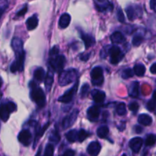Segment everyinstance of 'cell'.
<instances>
[{
    "label": "cell",
    "mask_w": 156,
    "mask_h": 156,
    "mask_svg": "<svg viewBox=\"0 0 156 156\" xmlns=\"http://www.w3.org/2000/svg\"><path fill=\"white\" fill-rule=\"evenodd\" d=\"M108 55L110 56V61L114 65L118 64L124 56L121 49L117 46H111L108 51Z\"/></svg>",
    "instance_id": "obj_6"
},
{
    "label": "cell",
    "mask_w": 156,
    "mask_h": 156,
    "mask_svg": "<svg viewBox=\"0 0 156 156\" xmlns=\"http://www.w3.org/2000/svg\"><path fill=\"white\" fill-rule=\"evenodd\" d=\"M89 85L88 83H85L82 85V88H81V97L85 98L88 95V92H89Z\"/></svg>",
    "instance_id": "obj_37"
},
{
    "label": "cell",
    "mask_w": 156,
    "mask_h": 156,
    "mask_svg": "<svg viewBox=\"0 0 156 156\" xmlns=\"http://www.w3.org/2000/svg\"><path fill=\"white\" fill-rule=\"evenodd\" d=\"M128 107H129V109L131 111L136 113L138 111L139 108H140V105H139V104L137 103V102L133 101V102H131V103H129V106Z\"/></svg>",
    "instance_id": "obj_39"
},
{
    "label": "cell",
    "mask_w": 156,
    "mask_h": 156,
    "mask_svg": "<svg viewBox=\"0 0 156 156\" xmlns=\"http://www.w3.org/2000/svg\"><path fill=\"white\" fill-rule=\"evenodd\" d=\"M143 144V140L140 137H135L133 138L132 140L129 141V146L132 151L135 153H138L141 149L142 146Z\"/></svg>",
    "instance_id": "obj_14"
},
{
    "label": "cell",
    "mask_w": 156,
    "mask_h": 156,
    "mask_svg": "<svg viewBox=\"0 0 156 156\" xmlns=\"http://www.w3.org/2000/svg\"><path fill=\"white\" fill-rule=\"evenodd\" d=\"M50 141L53 142L54 143H57L60 140V136H59V133L56 130L52 131L50 135Z\"/></svg>",
    "instance_id": "obj_35"
},
{
    "label": "cell",
    "mask_w": 156,
    "mask_h": 156,
    "mask_svg": "<svg viewBox=\"0 0 156 156\" xmlns=\"http://www.w3.org/2000/svg\"><path fill=\"white\" fill-rule=\"evenodd\" d=\"M126 12L127 18L129 21H134L142 15V9L137 5H130L126 8Z\"/></svg>",
    "instance_id": "obj_9"
},
{
    "label": "cell",
    "mask_w": 156,
    "mask_h": 156,
    "mask_svg": "<svg viewBox=\"0 0 156 156\" xmlns=\"http://www.w3.org/2000/svg\"><path fill=\"white\" fill-rule=\"evenodd\" d=\"M78 86H79V82H76L71 88H69V89L68 91H66L62 96H60V97L58 98V101H59V102H62V103H70V102L73 101L75 94L77 92Z\"/></svg>",
    "instance_id": "obj_8"
},
{
    "label": "cell",
    "mask_w": 156,
    "mask_h": 156,
    "mask_svg": "<svg viewBox=\"0 0 156 156\" xmlns=\"http://www.w3.org/2000/svg\"><path fill=\"white\" fill-rule=\"evenodd\" d=\"M2 84H3V81H2V78L0 77V88H1V87H2Z\"/></svg>",
    "instance_id": "obj_49"
},
{
    "label": "cell",
    "mask_w": 156,
    "mask_h": 156,
    "mask_svg": "<svg viewBox=\"0 0 156 156\" xmlns=\"http://www.w3.org/2000/svg\"><path fill=\"white\" fill-rule=\"evenodd\" d=\"M129 94L130 97L136 98L140 94V85L138 82H133L131 83L129 88Z\"/></svg>",
    "instance_id": "obj_22"
},
{
    "label": "cell",
    "mask_w": 156,
    "mask_h": 156,
    "mask_svg": "<svg viewBox=\"0 0 156 156\" xmlns=\"http://www.w3.org/2000/svg\"><path fill=\"white\" fill-rule=\"evenodd\" d=\"M91 98L94 100V102L98 104H101L105 101V98H106V94L105 91H101L98 89H94L91 91Z\"/></svg>",
    "instance_id": "obj_16"
},
{
    "label": "cell",
    "mask_w": 156,
    "mask_h": 156,
    "mask_svg": "<svg viewBox=\"0 0 156 156\" xmlns=\"http://www.w3.org/2000/svg\"><path fill=\"white\" fill-rule=\"evenodd\" d=\"M77 134L78 131L76 129H71V130H69L66 134V140L69 143H74V142H76L77 140Z\"/></svg>",
    "instance_id": "obj_28"
},
{
    "label": "cell",
    "mask_w": 156,
    "mask_h": 156,
    "mask_svg": "<svg viewBox=\"0 0 156 156\" xmlns=\"http://www.w3.org/2000/svg\"><path fill=\"white\" fill-rule=\"evenodd\" d=\"M101 149V146L100 143L97 141H94L91 142L88 145V148H87V152L90 156H98L100 153Z\"/></svg>",
    "instance_id": "obj_15"
},
{
    "label": "cell",
    "mask_w": 156,
    "mask_h": 156,
    "mask_svg": "<svg viewBox=\"0 0 156 156\" xmlns=\"http://www.w3.org/2000/svg\"><path fill=\"white\" fill-rule=\"evenodd\" d=\"M62 156H75V152L72 149H68L64 152Z\"/></svg>",
    "instance_id": "obj_44"
},
{
    "label": "cell",
    "mask_w": 156,
    "mask_h": 156,
    "mask_svg": "<svg viewBox=\"0 0 156 156\" xmlns=\"http://www.w3.org/2000/svg\"><path fill=\"white\" fill-rule=\"evenodd\" d=\"M111 46H108V47H105L103 48V50L101 51V57L105 59L107 57V56L108 55V51H109V48Z\"/></svg>",
    "instance_id": "obj_40"
},
{
    "label": "cell",
    "mask_w": 156,
    "mask_h": 156,
    "mask_svg": "<svg viewBox=\"0 0 156 156\" xmlns=\"http://www.w3.org/2000/svg\"><path fill=\"white\" fill-rule=\"evenodd\" d=\"M117 20H118L121 23H124L125 22V15L123 14V11L120 8H119L117 9Z\"/></svg>",
    "instance_id": "obj_38"
},
{
    "label": "cell",
    "mask_w": 156,
    "mask_h": 156,
    "mask_svg": "<svg viewBox=\"0 0 156 156\" xmlns=\"http://www.w3.org/2000/svg\"><path fill=\"white\" fill-rule=\"evenodd\" d=\"M41 147H40L39 149H38V152L37 153L36 156H41Z\"/></svg>",
    "instance_id": "obj_48"
},
{
    "label": "cell",
    "mask_w": 156,
    "mask_h": 156,
    "mask_svg": "<svg viewBox=\"0 0 156 156\" xmlns=\"http://www.w3.org/2000/svg\"><path fill=\"white\" fill-rule=\"evenodd\" d=\"M17 110V105L14 102L9 101L0 105V118L2 121L6 122L9 118L10 114Z\"/></svg>",
    "instance_id": "obj_4"
},
{
    "label": "cell",
    "mask_w": 156,
    "mask_h": 156,
    "mask_svg": "<svg viewBox=\"0 0 156 156\" xmlns=\"http://www.w3.org/2000/svg\"><path fill=\"white\" fill-rule=\"evenodd\" d=\"M8 7L7 2H3L2 3V5H0V19L2 18V16L3 15V14L5 12L6 9Z\"/></svg>",
    "instance_id": "obj_41"
},
{
    "label": "cell",
    "mask_w": 156,
    "mask_h": 156,
    "mask_svg": "<svg viewBox=\"0 0 156 156\" xmlns=\"http://www.w3.org/2000/svg\"><path fill=\"white\" fill-rule=\"evenodd\" d=\"M15 56H16V59L10 66V70L12 73H15L17 72H22L24 70L25 52L24 50L21 53H16Z\"/></svg>",
    "instance_id": "obj_5"
},
{
    "label": "cell",
    "mask_w": 156,
    "mask_h": 156,
    "mask_svg": "<svg viewBox=\"0 0 156 156\" xmlns=\"http://www.w3.org/2000/svg\"><path fill=\"white\" fill-rule=\"evenodd\" d=\"M150 72L152 74H155L156 73V62H154L150 67Z\"/></svg>",
    "instance_id": "obj_46"
},
{
    "label": "cell",
    "mask_w": 156,
    "mask_h": 156,
    "mask_svg": "<svg viewBox=\"0 0 156 156\" xmlns=\"http://www.w3.org/2000/svg\"><path fill=\"white\" fill-rule=\"evenodd\" d=\"M134 73L133 70L131 68H126L125 69L123 70L121 73V77L123 78V79H128L129 78H132L133 76Z\"/></svg>",
    "instance_id": "obj_32"
},
{
    "label": "cell",
    "mask_w": 156,
    "mask_h": 156,
    "mask_svg": "<svg viewBox=\"0 0 156 156\" xmlns=\"http://www.w3.org/2000/svg\"><path fill=\"white\" fill-rule=\"evenodd\" d=\"M81 34V38L82 41H84V44H85V49H88L89 47H91L95 44V39L93 36L88 34H85V32H80Z\"/></svg>",
    "instance_id": "obj_17"
},
{
    "label": "cell",
    "mask_w": 156,
    "mask_h": 156,
    "mask_svg": "<svg viewBox=\"0 0 156 156\" xmlns=\"http://www.w3.org/2000/svg\"><path fill=\"white\" fill-rule=\"evenodd\" d=\"M146 66H145L142 63H138L136 64L135 66L133 68V73L134 74L136 75L137 76H140V77H142L145 75L146 73Z\"/></svg>",
    "instance_id": "obj_26"
},
{
    "label": "cell",
    "mask_w": 156,
    "mask_h": 156,
    "mask_svg": "<svg viewBox=\"0 0 156 156\" xmlns=\"http://www.w3.org/2000/svg\"><path fill=\"white\" fill-rule=\"evenodd\" d=\"M34 78L36 81L41 82L45 79V70L41 67L36 69L34 72Z\"/></svg>",
    "instance_id": "obj_25"
},
{
    "label": "cell",
    "mask_w": 156,
    "mask_h": 156,
    "mask_svg": "<svg viewBox=\"0 0 156 156\" xmlns=\"http://www.w3.org/2000/svg\"><path fill=\"white\" fill-rule=\"evenodd\" d=\"M70 21H71V16H70L69 14H62L59 20V27L62 29L66 28L69 25Z\"/></svg>",
    "instance_id": "obj_20"
},
{
    "label": "cell",
    "mask_w": 156,
    "mask_h": 156,
    "mask_svg": "<svg viewBox=\"0 0 156 156\" xmlns=\"http://www.w3.org/2000/svg\"><path fill=\"white\" fill-rule=\"evenodd\" d=\"M101 114V109L97 105H94L89 108L87 111V117L91 122L98 121Z\"/></svg>",
    "instance_id": "obj_12"
},
{
    "label": "cell",
    "mask_w": 156,
    "mask_h": 156,
    "mask_svg": "<svg viewBox=\"0 0 156 156\" xmlns=\"http://www.w3.org/2000/svg\"><path fill=\"white\" fill-rule=\"evenodd\" d=\"M54 153V146L53 144H47L46 146L44 156H53Z\"/></svg>",
    "instance_id": "obj_36"
},
{
    "label": "cell",
    "mask_w": 156,
    "mask_h": 156,
    "mask_svg": "<svg viewBox=\"0 0 156 156\" xmlns=\"http://www.w3.org/2000/svg\"><path fill=\"white\" fill-rule=\"evenodd\" d=\"M1 98H2V92L0 91V99H1Z\"/></svg>",
    "instance_id": "obj_50"
},
{
    "label": "cell",
    "mask_w": 156,
    "mask_h": 156,
    "mask_svg": "<svg viewBox=\"0 0 156 156\" xmlns=\"http://www.w3.org/2000/svg\"><path fill=\"white\" fill-rule=\"evenodd\" d=\"M38 22H39V20H38L37 15H32L31 17H30V18L26 21V26H27V30H34V29L37 27Z\"/></svg>",
    "instance_id": "obj_21"
},
{
    "label": "cell",
    "mask_w": 156,
    "mask_h": 156,
    "mask_svg": "<svg viewBox=\"0 0 156 156\" xmlns=\"http://www.w3.org/2000/svg\"><path fill=\"white\" fill-rule=\"evenodd\" d=\"M116 112L119 116H123L126 114V105L123 102H120L116 107Z\"/></svg>",
    "instance_id": "obj_29"
},
{
    "label": "cell",
    "mask_w": 156,
    "mask_h": 156,
    "mask_svg": "<svg viewBox=\"0 0 156 156\" xmlns=\"http://www.w3.org/2000/svg\"><path fill=\"white\" fill-rule=\"evenodd\" d=\"M156 0H150V8L153 11H155Z\"/></svg>",
    "instance_id": "obj_45"
},
{
    "label": "cell",
    "mask_w": 156,
    "mask_h": 156,
    "mask_svg": "<svg viewBox=\"0 0 156 156\" xmlns=\"http://www.w3.org/2000/svg\"><path fill=\"white\" fill-rule=\"evenodd\" d=\"M143 40H144V37L142 36L141 34H136L134 35L133 37V45L135 46V47H139V46L141 45L142 43L143 42Z\"/></svg>",
    "instance_id": "obj_31"
},
{
    "label": "cell",
    "mask_w": 156,
    "mask_h": 156,
    "mask_svg": "<svg viewBox=\"0 0 156 156\" xmlns=\"http://www.w3.org/2000/svg\"><path fill=\"white\" fill-rule=\"evenodd\" d=\"M27 12V5H24V7H23L22 9H21V10H19L18 12H17L16 15L18 17L23 16V15H25L26 12Z\"/></svg>",
    "instance_id": "obj_42"
},
{
    "label": "cell",
    "mask_w": 156,
    "mask_h": 156,
    "mask_svg": "<svg viewBox=\"0 0 156 156\" xmlns=\"http://www.w3.org/2000/svg\"><path fill=\"white\" fill-rule=\"evenodd\" d=\"M77 76L78 72L75 69H69L65 70V71L62 70L59 73V79H58L59 85L60 86L68 85L69 84L75 82L77 79Z\"/></svg>",
    "instance_id": "obj_3"
},
{
    "label": "cell",
    "mask_w": 156,
    "mask_h": 156,
    "mask_svg": "<svg viewBox=\"0 0 156 156\" xmlns=\"http://www.w3.org/2000/svg\"><path fill=\"white\" fill-rule=\"evenodd\" d=\"M18 139L21 144L28 146L32 141V135L28 129H22L18 134Z\"/></svg>",
    "instance_id": "obj_11"
},
{
    "label": "cell",
    "mask_w": 156,
    "mask_h": 156,
    "mask_svg": "<svg viewBox=\"0 0 156 156\" xmlns=\"http://www.w3.org/2000/svg\"><path fill=\"white\" fill-rule=\"evenodd\" d=\"M95 7L99 12L112 11L114 5L108 0H96Z\"/></svg>",
    "instance_id": "obj_13"
},
{
    "label": "cell",
    "mask_w": 156,
    "mask_h": 156,
    "mask_svg": "<svg viewBox=\"0 0 156 156\" xmlns=\"http://www.w3.org/2000/svg\"><path fill=\"white\" fill-rule=\"evenodd\" d=\"M143 129L142 126H135V131L136 133H141L143 132Z\"/></svg>",
    "instance_id": "obj_47"
},
{
    "label": "cell",
    "mask_w": 156,
    "mask_h": 156,
    "mask_svg": "<svg viewBox=\"0 0 156 156\" xmlns=\"http://www.w3.org/2000/svg\"><path fill=\"white\" fill-rule=\"evenodd\" d=\"M88 136H89V133H88L86 130H85V129H81L80 130L78 131L77 140L79 142H80V143H82V142H83Z\"/></svg>",
    "instance_id": "obj_30"
},
{
    "label": "cell",
    "mask_w": 156,
    "mask_h": 156,
    "mask_svg": "<svg viewBox=\"0 0 156 156\" xmlns=\"http://www.w3.org/2000/svg\"><path fill=\"white\" fill-rule=\"evenodd\" d=\"M109 133V128L107 126H101L97 129V135L99 138L105 139Z\"/></svg>",
    "instance_id": "obj_27"
},
{
    "label": "cell",
    "mask_w": 156,
    "mask_h": 156,
    "mask_svg": "<svg viewBox=\"0 0 156 156\" xmlns=\"http://www.w3.org/2000/svg\"><path fill=\"white\" fill-rule=\"evenodd\" d=\"M79 111L78 109L73 110L71 112V114L67 115L65 118L62 120V126L64 129H67V128L73 126L75 123L76 120H77L78 116H79Z\"/></svg>",
    "instance_id": "obj_10"
},
{
    "label": "cell",
    "mask_w": 156,
    "mask_h": 156,
    "mask_svg": "<svg viewBox=\"0 0 156 156\" xmlns=\"http://www.w3.org/2000/svg\"><path fill=\"white\" fill-rule=\"evenodd\" d=\"M90 56H91L90 53H81L79 55V58H80V59L82 61L86 62V61H88V59H89Z\"/></svg>",
    "instance_id": "obj_43"
},
{
    "label": "cell",
    "mask_w": 156,
    "mask_h": 156,
    "mask_svg": "<svg viewBox=\"0 0 156 156\" xmlns=\"http://www.w3.org/2000/svg\"><path fill=\"white\" fill-rule=\"evenodd\" d=\"M91 82L94 85L101 86L104 82V72L101 66H96L91 72Z\"/></svg>",
    "instance_id": "obj_7"
},
{
    "label": "cell",
    "mask_w": 156,
    "mask_h": 156,
    "mask_svg": "<svg viewBox=\"0 0 156 156\" xmlns=\"http://www.w3.org/2000/svg\"><path fill=\"white\" fill-rule=\"evenodd\" d=\"M111 41L114 44H121L126 41V38L121 32L115 31L111 34Z\"/></svg>",
    "instance_id": "obj_23"
},
{
    "label": "cell",
    "mask_w": 156,
    "mask_h": 156,
    "mask_svg": "<svg viewBox=\"0 0 156 156\" xmlns=\"http://www.w3.org/2000/svg\"><path fill=\"white\" fill-rule=\"evenodd\" d=\"M121 156H126V154H123V155H122Z\"/></svg>",
    "instance_id": "obj_51"
},
{
    "label": "cell",
    "mask_w": 156,
    "mask_h": 156,
    "mask_svg": "<svg viewBox=\"0 0 156 156\" xmlns=\"http://www.w3.org/2000/svg\"><path fill=\"white\" fill-rule=\"evenodd\" d=\"M12 47L14 51H15V54L24 51V49H23V42L19 37H15L12 39Z\"/></svg>",
    "instance_id": "obj_19"
},
{
    "label": "cell",
    "mask_w": 156,
    "mask_h": 156,
    "mask_svg": "<svg viewBox=\"0 0 156 156\" xmlns=\"http://www.w3.org/2000/svg\"><path fill=\"white\" fill-rule=\"evenodd\" d=\"M29 88L30 89V96L31 100L34 102H35V104L39 108H44L46 105V102H47L44 91L40 87H38L37 84L34 82L33 81H30V83H29Z\"/></svg>",
    "instance_id": "obj_2"
},
{
    "label": "cell",
    "mask_w": 156,
    "mask_h": 156,
    "mask_svg": "<svg viewBox=\"0 0 156 156\" xmlns=\"http://www.w3.org/2000/svg\"><path fill=\"white\" fill-rule=\"evenodd\" d=\"M156 141V137L155 134H149L147 136L146 140V146H153L155 145Z\"/></svg>",
    "instance_id": "obj_34"
},
{
    "label": "cell",
    "mask_w": 156,
    "mask_h": 156,
    "mask_svg": "<svg viewBox=\"0 0 156 156\" xmlns=\"http://www.w3.org/2000/svg\"><path fill=\"white\" fill-rule=\"evenodd\" d=\"M53 73H54L53 70L51 68H49L47 76L45 78V88L48 92L51 90L53 80H54V74H53Z\"/></svg>",
    "instance_id": "obj_18"
},
{
    "label": "cell",
    "mask_w": 156,
    "mask_h": 156,
    "mask_svg": "<svg viewBox=\"0 0 156 156\" xmlns=\"http://www.w3.org/2000/svg\"><path fill=\"white\" fill-rule=\"evenodd\" d=\"M155 91H154L153 96H152V98L151 100H149L148 101L147 105H146V108H147L148 111H154L155 108Z\"/></svg>",
    "instance_id": "obj_33"
},
{
    "label": "cell",
    "mask_w": 156,
    "mask_h": 156,
    "mask_svg": "<svg viewBox=\"0 0 156 156\" xmlns=\"http://www.w3.org/2000/svg\"><path fill=\"white\" fill-rule=\"evenodd\" d=\"M138 122L143 126H150L152 123V118L148 114H142L139 116Z\"/></svg>",
    "instance_id": "obj_24"
},
{
    "label": "cell",
    "mask_w": 156,
    "mask_h": 156,
    "mask_svg": "<svg viewBox=\"0 0 156 156\" xmlns=\"http://www.w3.org/2000/svg\"><path fill=\"white\" fill-rule=\"evenodd\" d=\"M59 47L57 46H54L50 51L49 63H50V68L53 70V72L60 73L63 69L66 62V58L65 56L62 55H59Z\"/></svg>",
    "instance_id": "obj_1"
}]
</instances>
